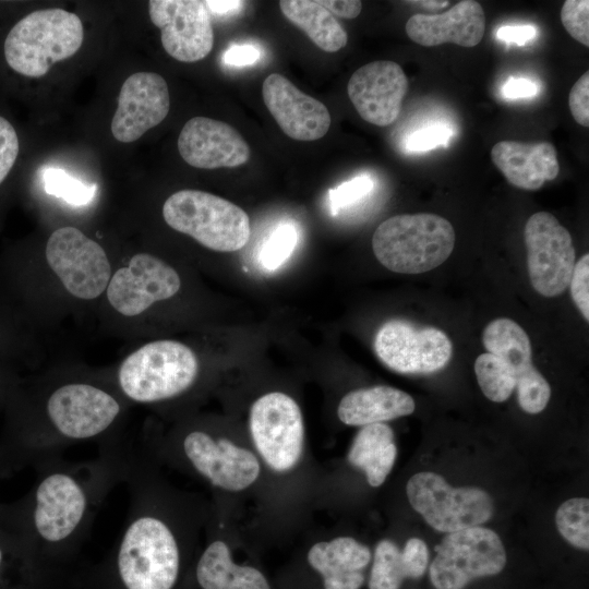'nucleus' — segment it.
I'll return each mask as SVG.
<instances>
[{
	"instance_id": "39448f33",
	"label": "nucleus",
	"mask_w": 589,
	"mask_h": 589,
	"mask_svg": "<svg viewBox=\"0 0 589 589\" xmlns=\"http://www.w3.org/2000/svg\"><path fill=\"white\" fill-rule=\"evenodd\" d=\"M455 231L444 217L431 213L395 215L378 225L372 237L377 261L400 274L436 268L452 254Z\"/></svg>"
},
{
	"instance_id": "4be33fe9",
	"label": "nucleus",
	"mask_w": 589,
	"mask_h": 589,
	"mask_svg": "<svg viewBox=\"0 0 589 589\" xmlns=\"http://www.w3.org/2000/svg\"><path fill=\"white\" fill-rule=\"evenodd\" d=\"M264 104L283 132L297 141H315L330 127V115L320 100L297 88L287 77L269 74L263 82Z\"/></svg>"
},
{
	"instance_id": "f03ea898",
	"label": "nucleus",
	"mask_w": 589,
	"mask_h": 589,
	"mask_svg": "<svg viewBox=\"0 0 589 589\" xmlns=\"http://www.w3.org/2000/svg\"><path fill=\"white\" fill-rule=\"evenodd\" d=\"M129 449L117 440L89 460L44 459L34 465L36 479L25 497L0 510L48 570L63 573L75 558L104 501L123 480Z\"/></svg>"
},
{
	"instance_id": "423d86ee",
	"label": "nucleus",
	"mask_w": 589,
	"mask_h": 589,
	"mask_svg": "<svg viewBox=\"0 0 589 589\" xmlns=\"http://www.w3.org/2000/svg\"><path fill=\"white\" fill-rule=\"evenodd\" d=\"M199 370V360L187 345L170 339L155 340L122 361L117 373L118 387L134 402L159 404L190 390Z\"/></svg>"
},
{
	"instance_id": "ddd939ff",
	"label": "nucleus",
	"mask_w": 589,
	"mask_h": 589,
	"mask_svg": "<svg viewBox=\"0 0 589 589\" xmlns=\"http://www.w3.org/2000/svg\"><path fill=\"white\" fill-rule=\"evenodd\" d=\"M524 237L531 286L546 298L562 294L576 263L570 233L554 215L538 212L526 221Z\"/></svg>"
},
{
	"instance_id": "393cba45",
	"label": "nucleus",
	"mask_w": 589,
	"mask_h": 589,
	"mask_svg": "<svg viewBox=\"0 0 589 589\" xmlns=\"http://www.w3.org/2000/svg\"><path fill=\"white\" fill-rule=\"evenodd\" d=\"M491 159L512 185L534 191L560 172L557 152L549 142L501 141L491 149Z\"/></svg>"
},
{
	"instance_id": "2eb2a0df",
	"label": "nucleus",
	"mask_w": 589,
	"mask_h": 589,
	"mask_svg": "<svg viewBox=\"0 0 589 589\" xmlns=\"http://www.w3.org/2000/svg\"><path fill=\"white\" fill-rule=\"evenodd\" d=\"M180 287V276L172 266L152 254L137 253L111 275L106 293L118 313L133 317L173 297Z\"/></svg>"
},
{
	"instance_id": "c85d7f7f",
	"label": "nucleus",
	"mask_w": 589,
	"mask_h": 589,
	"mask_svg": "<svg viewBox=\"0 0 589 589\" xmlns=\"http://www.w3.org/2000/svg\"><path fill=\"white\" fill-rule=\"evenodd\" d=\"M279 8L285 17L302 29L320 49L336 52L347 45L346 31L318 1L281 0Z\"/></svg>"
},
{
	"instance_id": "e433bc0d",
	"label": "nucleus",
	"mask_w": 589,
	"mask_h": 589,
	"mask_svg": "<svg viewBox=\"0 0 589 589\" xmlns=\"http://www.w3.org/2000/svg\"><path fill=\"white\" fill-rule=\"evenodd\" d=\"M20 151L13 125L0 116V184L12 169Z\"/></svg>"
},
{
	"instance_id": "a211bd4d",
	"label": "nucleus",
	"mask_w": 589,
	"mask_h": 589,
	"mask_svg": "<svg viewBox=\"0 0 589 589\" xmlns=\"http://www.w3.org/2000/svg\"><path fill=\"white\" fill-rule=\"evenodd\" d=\"M208 522L206 541L199 546L183 589H280L260 566L239 562L228 538Z\"/></svg>"
},
{
	"instance_id": "f257e3e1",
	"label": "nucleus",
	"mask_w": 589,
	"mask_h": 589,
	"mask_svg": "<svg viewBox=\"0 0 589 589\" xmlns=\"http://www.w3.org/2000/svg\"><path fill=\"white\" fill-rule=\"evenodd\" d=\"M122 482L129 491L127 521L91 578L99 589H183L207 520L204 505L166 482L145 450L130 448Z\"/></svg>"
},
{
	"instance_id": "2f4dec72",
	"label": "nucleus",
	"mask_w": 589,
	"mask_h": 589,
	"mask_svg": "<svg viewBox=\"0 0 589 589\" xmlns=\"http://www.w3.org/2000/svg\"><path fill=\"white\" fill-rule=\"evenodd\" d=\"M298 243V230L291 221H283L267 236L259 251V262L266 271H276L291 256Z\"/></svg>"
},
{
	"instance_id": "a18cd8bd",
	"label": "nucleus",
	"mask_w": 589,
	"mask_h": 589,
	"mask_svg": "<svg viewBox=\"0 0 589 589\" xmlns=\"http://www.w3.org/2000/svg\"><path fill=\"white\" fill-rule=\"evenodd\" d=\"M209 14L217 16H227L239 13L245 2L240 0H208L205 1Z\"/></svg>"
},
{
	"instance_id": "f3484780",
	"label": "nucleus",
	"mask_w": 589,
	"mask_h": 589,
	"mask_svg": "<svg viewBox=\"0 0 589 589\" xmlns=\"http://www.w3.org/2000/svg\"><path fill=\"white\" fill-rule=\"evenodd\" d=\"M482 342L488 352L512 368L520 408L531 414L541 412L550 400L551 387L532 364L531 342L525 329L508 317H498L485 326Z\"/></svg>"
},
{
	"instance_id": "4c0bfd02",
	"label": "nucleus",
	"mask_w": 589,
	"mask_h": 589,
	"mask_svg": "<svg viewBox=\"0 0 589 589\" xmlns=\"http://www.w3.org/2000/svg\"><path fill=\"white\" fill-rule=\"evenodd\" d=\"M568 107L574 120L589 127V72L586 71L573 85L568 95Z\"/></svg>"
},
{
	"instance_id": "473e14b6",
	"label": "nucleus",
	"mask_w": 589,
	"mask_h": 589,
	"mask_svg": "<svg viewBox=\"0 0 589 589\" xmlns=\"http://www.w3.org/2000/svg\"><path fill=\"white\" fill-rule=\"evenodd\" d=\"M46 192L63 199L71 205L81 206L89 203L96 187L73 178L62 169L50 168L44 173Z\"/></svg>"
},
{
	"instance_id": "9b49d317",
	"label": "nucleus",
	"mask_w": 589,
	"mask_h": 589,
	"mask_svg": "<svg viewBox=\"0 0 589 589\" xmlns=\"http://www.w3.org/2000/svg\"><path fill=\"white\" fill-rule=\"evenodd\" d=\"M434 550L430 579L435 589H464L477 578L500 574L506 565L500 537L481 526L447 533Z\"/></svg>"
},
{
	"instance_id": "ea45409f",
	"label": "nucleus",
	"mask_w": 589,
	"mask_h": 589,
	"mask_svg": "<svg viewBox=\"0 0 589 589\" xmlns=\"http://www.w3.org/2000/svg\"><path fill=\"white\" fill-rule=\"evenodd\" d=\"M26 553L32 552L17 534L0 528V576L9 564Z\"/></svg>"
},
{
	"instance_id": "de8ad7c7",
	"label": "nucleus",
	"mask_w": 589,
	"mask_h": 589,
	"mask_svg": "<svg viewBox=\"0 0 589 589\" xmlns=\"http://www.w3.org/2000/svg\"><path fill=\"white\" fill-rule=\"evenodd\" d=\"M410 3H416L420 8H423L430 12H437L446 8L449 1H436V0H425V1H410Z\"/></svg>"
},
{
	"instance_id": "a878e982",
	"label": "nucleus",
	"mask_w": 589,
	"mask_h": 589,
	"mask_svg": "<svg viewBox=\"0 0 589 589\" xmlns=\"http://www.w3.org/2000/svg\"><path fill=\"white\" fill-rule=\"evenodd\" d=\"M414 408L413 398L406 392L375 385L346 394L339 401L337 416L346 425L364 426L411 414Z\"/></svg>"
},
{
	"instance_id": "7ed1b4c3",
	"label": "nucleus",
	"mask_w": 589,
	"mask_h": 589,
	"mask_svg": "<svg viewBox=\"0 0 589 589\" xmlns=\"http://www.w3.org/2000/svg\"><path fill=\"white\" fill-rule=\"evenodd\" d=\"M122 405L110 390L86 381L56 385L44 397L40 412L17 437L9 453L15 461L33 465L56 456L73 444L111 438Z\"/></svg>"
},
{
	"instance_id": "412c9836",
	"label": "nucleus",
	"mask_w": 589,
	"mask_h": 589,
	"mask_svg": "<svg viewBox=\"0 0 589 589\" xmlns=\"http://www.w3.org/2000/svg\"><path fill=\"white\" fill-rule=\"evenodd\" d=\"M183 160L200 169L233 168L245 164L251 149L231 125L207 117L187 121L178 137Z\"/></svg>"
},
{
	"instance_id": "6ab92c4d",
	"label": "nucleus",
	"mask_w": 589,
	"mask_h": 589,
	"mask_svg": "<svg viewBox=\"0 0 589 589\" xmlns=\"http://www.w3.org/2000/svg\"><path fill=\"white\" fill-rule=\"evenodd\" d=\"M408 86V77L398 63L378 60L360 67L351 75L347 93L364 121L387 127L397 120Z\"/></svg>"
},
{
	"instance_id": "a19ab883",
	"label": "nucleus",
	"mask_w": 589,
	"mask_h": 589,
	"mask_svg": "<svg viewBox=\"0 0 589 589\" xmlns=\"http://www.w3.org/2000/svg\"><path fill=\"white\" fill-rule=\"evenodd\" d=\"M261 57L260 50L251 45H235L228 48L223 61L228 65L245 67L255 63Z\"/></svg>"
},
{
	"instance_id": "72a5a7b5",
	"label": "nucleus",
	"mask_w": 589,
	"mask_h": 589,
	"mask_svg": "<svg viewBox=\"0 0 589 589\" xmlns=\"http://www.w3.org/2000/svg\"><path fill=\"white\" fill-rule=\"evenodd\" d=\"M560 17L567 33L585 47H589V1H565Z\"/></svg>"
},
{
	"instance_id": "cd10ccee",
	"label": "nucleus",
	"mask_w": 589,
	"mask_h": 589,
	"mask_svg": "<svg viewBox=\"0 0 589 589\" xmlns=\"http://www.w3.org/2000/svg\"><path fill=\"white\" fill-rule=\"evenodd\" d=\"M397 456L392 428L385 423L361 426L347 454L348 462L363 471L368 483L377 488L390 473Z\"/></svg>"
},
{
	"instance_id": "58836bf2",
	"label": "nucleus",
	"mask_w": 589,
	"mask_h": 589,
	"mask_svg": "<svg viewBox=\"0 0 589 589\" xmlns=\"http://www.w3.org/2000/svg\"><path fill=\"white\" fill-rule=\"evenodd\" d=\"M452 131L443 125L425 127L413 132L407 140V148L411 152H425L446 145Z\"/></svg>"
},
{
	"instance_id": "9d476101",
	"label": "nucleus",
	"mask_w": 589,
	"mask_h": 589,
	"mask_svg": "<svg viewBox=\"0 0 589 589\" xmlns=\"http://www.w3.org/2000/svg\"><path fill=\"white\" fill-rule=\"evenodd\" d=\"M406 492L412 508L440 532L480 526L493 514V502L485 491L474 486L453 488L431 471L413 474Z\"/></svg>"
},
{
	"instance_id": "20e7f679",
	"label": "nucleus",
	"mask_w": 589,
	"mask_h": 589,
	"mask_svg": "<svg viewBox=\"0 0 589 589\" xmlns=\"http://www.w3.org/2000/svg\"><path fill=\"white\" fill-rule=\"evenodd\" d=\"M145 452L156 461L190 473L225 494L250 490L264 470L252 447L203 428H190L154 442Z\"/></svg>"
},
{
	"instance_id": "c03bdc74",
	"label": "nucleus",
	"mask_w": 589,
	"mask_h": 589,
	"mask_svg": "<svg viewBox=\"0 0 589 589\" xmlns=\"http://www.w3.org/2000/svg\"><path fill=\"white\" fill-rule=\"evenodd\" d=\"M537 93V86L527 79L510 77L503 87V94L506 98L515 99L531 97Z\"/></svg>"
},
{
	"instance_id": "bb28decb",
	"label": "nucleus",
	"mask_w": 589,
	"mask_h": 589,
	"mask_svg": "<svg viewBox=\"0 0 589 589\" xmlns=\"http://www.w3.org/2000/svg\"><path fill=\"white\" fill-rule=\"evenodd\" d=\"M429 563L425 542L410 538L402 550L388 540L377 542L368 578L369 589H400L406 579L423 576Z\"/></svg>"
},
{
	"instance_id": "f8f14e48",
	"label": "nucleus",
	"mask_w": 589,
	"mask_h": 589,
	"mask_svg": "<svg viewBox=\"0 0 589 589\" xmlns=\"http://www.w3.org/2000/svg\"><path fill=\"white\" fill-rule=\"evenodd\" d=\"M46 260L73 297L93 300L111 278L109 259L100 244L71 226L55 230L46 244Z\"/></svg>"
},
{
	"instance_id": "c756f323",
	"label": "nucleus",
	"mask_w": 589,
	"mask_h": 589,
	"mask_svg": "<svg viewBox=\"0 0 589 589\" xmlns=\"http://www.w3.org/2000/svg\"><path fill=\"white\" fill-rule=\"evenodd\" d=\"M474 373L482 393L494 402L507 400L516 388L512 368L493 353L484 352L477 357Z\"/></svg>"
},
{
	"instance_id": "aec40b11",
	"label": "nucleus",
	"mask_w": 589,
	"mask_h": 589,
	"mask_svg": "<svg viewBox=\"0 0 589 589\" xmlns=\"http://www.w3.org/2000/svg\"><path fill=\"white\" fill-rule=\"evenodd\" d=\"M169 109L170 95L165 79L154 72L134 73L120 88L111 133L121 143L134 142L164 121Z\"/></svg>"
},
{
	"instance_id": "79ce46f5",
	"label": "nucleus",
	"mask_w": 589,
	"mask_h": 589,
	"mask_svg": "<svg viewBox=\"0 0 589 589\" xmlns=\"http://www.w3.org/2000/svg\"><path fill=\"white\" fill-rule=\"evenodd\" d=\"M318 3L332 14L348 20L356 19L362 10L359 0H318Z\"/></svg>"
},
{
	"instance_id": "dca6fc26",
	"label": "nucleus",
	"mask_w": 589,
	"mask_h": 589,
	"mask_svg": "<svg viewBox=\"0 0 589 589\" xmlns=\"http://www.w3.org/2000/svg\"><path fill=\"white\" fill-rule=\"evenodd\" d=\"M152 23L160 29L165 51L181 62H196L212 51L214 29L205 1L151 0Z\"/></svg>"
},
{
	"instance_id": "37998d69",
	"label": "nucleus",
	"mask_w": 589,
	"mask_h": 589,
	"mask_svg": "<svg viewBox=\"0 0 589 589\" xmlns=\"http://www.w3.org/2000/svg\"><path fill=\"white\" fill-rule=\"evenodd\" d=\"M536 34V29L531 25H519V26H503L497 29L496 37L500 40L507 43H515L519 46H522L528 40H530Z\"/></svg>"
},
{
	"instance_id": "c9c22d12",
	"label": "nucleus",
	"mask_w": 589,
	"mask_h": 589,
	"mask_svg": "<svg viewBox=\"0 0 589 589\" xmlns=\"http://www.w3.org/2000/svg\"><path fill=\"white\" fill-rule=\"evenodd\" d=\"M570 294L574 303L581 312L585 320L589 321V254L582 255L575 263L569 280Z\"/></svg>"
},
{
	"instance_id": "1a4fd4ad",
	"label": "nucleus",
	"mask_w": 589,
	"mask_h": 589,
	"mask_svg": "<svg viewBox=\"0 0 589 589\" xmlns=\"http://www.w3.org/2000/svg\"><path fill=\"white\" fill-rule=\"evenodd\" d=\"M252 448L263 467L274 474L294 471L305 454V428L298 402L283 392L260 396L250 407Z\"/></svg>"
},
{
	"instance_id": "6e6552de",
	"label": "nucleus",
	"mask_w": 589,
	"mask_h": 589,
	"mask_svg": "<svg viewBox=\"0 0 589 589\" xmlns=\"http://www.w3.org/2000/svg\"><path fill=\"white\" fill-rule=\"evenodd\" d=\"M163 217L169 227L213 251H238L251 236L250 218L241 207L200 190L171 194L163 205Z\"/></svg>"
},
{
	"instance_id": "7c9ffc66",
	"label": "nucleus",
	"mask_w": 589,
	"mask_h": 589,
	"mask_svg": "<svg viewBox=\"0 0 589 589\" xmlns=\"http://www.w3.org/2000/svg\"><path fill=\"white\" fill-rule=\"evenodd\" d=\"M556 528L572 545L589 549V500L573 497L564 502L555 514Z\"/></svg>"
},
{
	"instance_id": "5701e85b",
	"label": "nucleus",
	"mask_w": 589,
	"mask_h": 589,
	"mask_svg": "<svg viewBox=\"0 0 589 589\" xmlns=\"http://www.w3.org/2000/svg\"><path fill=\"white\" fill-rule=\"evenodd\" d=\"M371 561L370 548L348 536L316 541L304 557L315 589H361Z\"/></svg>"
},
{
	"instance_id": "b1692460",
	"label": "nucleus",
	"mask_w": 589,
	"mask_h": 589,
	"mask_svg": "<svg viewBox=\"0 0 589 589\" xmlns=\"http://www.w3.org/2000/svg\"><path fill=\"white\" fill-rule=\"evenodd\" d=\"M485 26L482 5L474 0H464L443 13L412 15L406 23V33L424 47L453 43L471 48L483 38Z\"/></svg>"
},
{
	"instance_id": "0eeeda50",
	"label": "nucleus",
	"mask_w": 589,
	"mask_h": 589,
	"mask_svg": "<svg viewBox=\"0 0 589 589\" xmlns=\"http://www.w3.org/2000/svg\"><path fill=\"white\" fill-rule=\"evenodd\" d=\"M83 39V24L75 13L62 9L38 10L11 28L4 40V58L19 74L40 77L53 63L75 55Z\"/></svg>"
},
{
	"instance_id": "4468645a",
	"label": "nucleus",
	"mask_w": 589,
	"mask_h": 589,
	"mask_svg": "<svg viewBox=\"0 0 589 589\" xmlns=\"http://www.w3.org/2000/svg\"><path fill=\"white\" fill-rule=\"evenodd\" d=\"M373 347L387 368L401 374L436 372L453 354V344L443 330L404 320L384 323L374 337Z\"/></svg>"
},
{
	"instance_id": "49530a36",
	"label": "nucleus",
	"mask_w": 589,
	"mask_h": 589,
	"mask_svg": "<svg viewBox=\"0 0 589 589\" xmlns=\"http://www.w3.org/2000/svg\"><path fill=\"white\" fill-rule=\"evenodd\" d=\"M77 587L69 588V580L65 579V574L60 578L53 589H99L88 575L76 580Z\"/></svg>"
},
{
	"instance_id": "f704fd0d",
	"label": "nucleus",
	"mask_w": 589,
	"mask_h": 589,
	"mask_svg": "<svg viewBox=\"0 0 589 589\" xmlns=\"http://www.w3.org/2000/svg\"><path fill=\"white\" fill-rule=\"evenodd\" d=\"M374 182L369 176H359L348 180L328 192V203L333 214L353 205L366 196Z\"/></svg>"
}]
</instances>
